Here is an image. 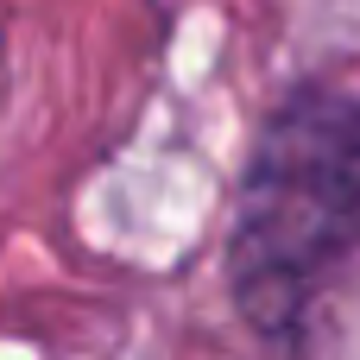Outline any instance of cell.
<instances>
[{"instance_id": "1", "label": "cell", "mask_w": 360, "mask_h": 360, "mask_svg": "<svg viewBox=\"0 0 360 360\" xmlns=\"http://www.w3.org/2000/svg\"><path fill=\"white\" fill-rule=\"evenodd\" d=\"M360 240V101L297 95L266 127L240 234H234V291L259 329H291L316 285Z\"/></svg>"}]
</instances>
